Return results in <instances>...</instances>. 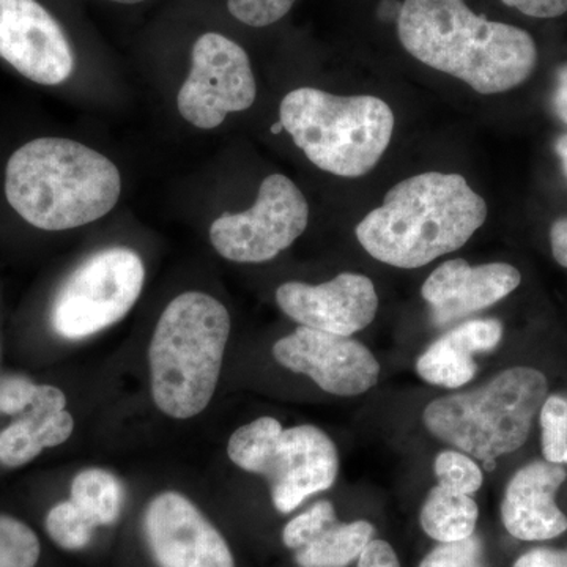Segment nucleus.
Returning <instances> with one entry per match:
<instances>
[{
    "label": "nucleus",
    "mask_w": 567,
    "mask_h": 567,
    "mask_svg": "<svg viewBox=\"0 0 567 567\" xmlns=\"http://www.w3.org/2000/svg\"><path fill=\"white\" fill-rule=\"evenodd\" d=\"M295 0H227L230 14L252 28H267L282 20Z\"/></svg>",
    "instance_id": "cd10ccee"
},
{
    "label": "nucleus",
    "mask_w": 567,
    "mask_h": 567,
    "mask_svg": "<svg viewBox=\"0 0 567 567\" xmlns=\"http://www.w3.org/2000/svg\"><path fill=\"white\" fill-rule=\"evenodd\" d=\"M487 204L458 174L413 175L357 226L364 251L395 268H420L457 251L481 229Z\"/></svg>",
    "instance_id": "f03ea898"
},
{
    "label": "nucleus",
    "mask_w": 567,
    "mask_h": 567,
    "mask_svg": "<svg viewBox=\"0 0 567 567\" xmlns=\"http://www.w3.org/2000/svg\"><path fill=\"white\" fill-rule=\"evenodd\" d=\"M121 193L117 166L65 137L28 142L7 164V200L37 229L55 233L99 221L115 207Z\"/></svg>",
    "instance_id": "7ed1b4c3"
},
{
    "label": "nucleus",
    "mask_w": 567,
    "mask_h": 567,
    "mask_svg": "<svg viewBox=\"0 0 567 567\" xmlns=\"http://www.w3.org/2000/svg\"><path fill=\"white\" fill-rule=\"evenodd\" d=\"M547 393L543 372L518 365L468 393L435 399L423 421L432 435L470 457L495 461L525 445Z\"/></svg>",
    "instance_id": "423d86ee"
},
{
    "label": "nucleus",
    "mask_w": 567,
    "mask_h": 567,
    "mask_svg": "<svg viewBox=\"0 0 567 567\" xmlns=\"http://www.w3.org/2000/svg\"><path fill=\"white\" fill-rule=\"evenodd\" d=\"M308 221L309 205L300 188L286 175H268L252 208L213 221L210 241L233 262H268L303 235Z\"/></svg>",
    "instance_id": "1a4fd4ad"
},
{
    "label": "nucleus",
    "mask_w": 567,
    "mask_h": 567,
    "mask_svg": "<svg viewBox=\"0 0 567 567\" xmlns=\"http://www.w3.org/2000/svg\"><path fill=\"white\" fill-rule=\"evenodd\" d=\"M567 477L561 465L533 462L518 470L506 487L502 503L503 524L520 540H548L567 529V517L557 505V494Z\"/></svg>",
    "instance_id": "dca6fc26"
},
{
    "label": "nucleus",
    "mask_w": 567,
    "mask_h": 567,
    "mask_svg": "<svg viewBox=\"0 0 567 567\" xmlns=\"http://www.w3.org/2000/svg\"><path fill=\"white\" fill-rule=\"evenodd\" d=\"M111 2H117V3H140V2H144V0H111Z\"/></svg>",
    "instance_id": "c9c22d12"
},
{
    "label": "nucleus",
    "mask_w": 567,
    "mask_h": 567,
    "mask_svg": "<svg viewBox=\"0 0 567 567\" xmlns=\"http://www.w3.org/2000/svg\"><path fill=\"white\" fill-rule=\"evenodd\" d=\"M513 567H567V548H533L514 563Z\"/></svg>",
    "instance_id": "2f4dec72"
},
{
    "label": "nucleus",
    "mask_w": 567,
    "mask_h": 567,
    "mask_svg": "<svg viewBox=\"0 0 567 567\" xmlns=\"http://www.w3.org/2000/svg\"><path fill=\"white\" fill-rule=\"evenodd\" d=\"M284 130V126L281 125V122L276 123L274 128H271V133H281Z\"/></svg>",
    "instance_id": "e433bc0d"
},
{
    "label": "nucleus",
    "mask_w": 567,
    "mask_h": 567,
    "mask_svg": "<svg viewBox=\"0 0 567 567\" xmlns=\"http://www.w3.org/2000/svg\"><path fill=\"white\" fill-rule=\"evenodd\" d=\"M144 282V262L133 249L107 248L92 254L55 295L52 328L71 341L100 333L132 311Z\"/></svg>",
    "instance_id": "6e6552de"
},
{
    "label": "nucleus",
    "mask_w": 567,
    "mask_h": 567,
    "mask_svg": "<svg viewBox=\"0 0 567 567\" xmlns=\"http://www.w3.org/2000/svg\"><path fill=\"white\" fill-rule=\"evenodd\" d=\"M505 6L540 20L558 18L567 11V0H502Z\"/></svg>",
    "instance_id": "c756f323"
},
{
    "label": "nucleus",
    "mask_w": 567,
    "mask_h": 567,
    "mask_svg": "<svg viewBox=\"0 0 567 567\" xmlns=\"http://www.w3.org/2000/svg\"><path fill=\"white\" fill-rule=\"evenodd\" d=\"M192 61L177 107L196 128H216L227 114L249 110L256 102L251 62L240 44L221 33H204L194 43Z\"/></svg>",
    "instance_id": "9d476101"
},
{
    "label": "nucleus",
    "mask_w": 567,
    "mask_h": 567,
    "mask_svg": "<svg viewBox=\"0 0 567 567\" xmlns=\"http://www.w3.org/2000/svg\"><path fill=\"white\" fill-rule=\"evenodd\" d=\"M144 535L159 567H235L221 533L178 492H163L148 503Z\"/></svg>",
    "instance_id": "f8f14e48"
},
{
    "label": "nucleus",
    "mask_w": 567,
    "mask_h": 567,
    "mask_svg": "<svg viewBox=\"0 0 567 567\" xmlns=\"http://www.w3.org/2000/svg\"><path fill=\"white\" fill-rule=\"evenodd\" d=\"M399 40L431 69L495 95L524 84L537 62L535 40L505 22L473 13L464 0H405Z\"/></svg>",
    "instance_id": "f257e3e1"
},
{
    "label": "nucleus",
    "mask_w": 567,
    "mask_h": 567,
    "mask_svg": "<svg viewBox=\"0 0 567 567\" xmlns=\"http://www.w3.org/2000/svg\"><path fill=\"white\" fill-rule=\"evenodd\" d=\"M522 275L509 264L472 267L465 260H447L425 279L421 295L432 308L434 323L456 322L491 308L520 286Z\"/></svg>",
    "instance_id": "2eb2a0df"
},
{
    "label": "nucleus",
    "mask_w": 567,
    "mask_h": 567,
    "mask_svg": "<svg viewBox=\"0 0 567 567\" xmlns=\"http://www.w3.org/2000/svg\"><path fill=\"white\" fill-rule=\"evenodd\" d=\"M279 364L308 375L324 393L352 398L377 385L380 364L371 350L349 336L300 327L274 346Z\"/></svg>",
    "instance_id": "9b49d317"
},
{
    "label": "nucleus",
    "mask_w": 567,
    "mask_h": 567,
    "mask_svg": "<svg viewBox=\"0 0 567 567\" xmlns=\"http://www.w3.org/2000/svg\"><path fill=\"white\" fill-rule=\"evenodd\" d=\"M480 509L472 495L436 486L429 492L421 509V527L439 543H456L475 535Z\"/></svg>",
    "instance_id": "6ab92c4d"
},
{
    "label": "nucleus",
    "mask_w": 567,
    "mask_h": 567,
    "mask_svg": "<svg viewBox=\"0 0 567 567\" xmlns=\"http://www.w3.org/2000/svg\"><path fill=\"white\" fill-rule=\"evenodd\" d=\"M333 524H336L334 506L330 502L316 503L286 525L282 532L284 544L286 547L298 550Z\"/></svg>",
    "instance_id": "a878e982"
},
{
    "label": "nucleus",
    "mask_w": 567,
    "mask_h": 567,
    "mask_svg": "<svg viewBox=\"0 0 567 567\" xmlns=\"http://www.w3.org/2000/svg\"><path fill=\"white\" fill-rule=\"evenodd\" d=\"M555 112L563 122L567 123V63L558 70L557 85L554 92Z\"/></svg>",
    "instance_id": "72a5a7b5"
},
{
    "label": "nucleus",
    "mask_w": 567,
    "mask_h": 567,
    "mask_svg": "<svg viewBox=\"0 0 567 567\" xmlns=\"http://www.w3.org/2000/svg\"><path fill=\"white\" fill-rule=\"evenodd\" d=\"M227 456L244 472L267 477L274 505L282 514L328 491L339 472L338 447L322 429H284L271 416L238 427L227 443Z\"/></svg>",
    "instance_id": "0eeeda50"
},
{
    "label": "nucleus",
    "mask_w": 567,
    "mask_h": 567,
    "mask_svg": "<svg viewBox=\"0 0 567 567\" xmlns=\"http://www.w3.org/2000/svg\"><path fill=\"white\" fill-rule=\"evenodd\" d=\"M420 567H484L483 540L472 535L456 543H440Z\"/></svg>",
    "instance_id": "bb28decb"
},
{
    "label": "nucleus",
    "mask_w": 567,
    "mask_h": 567,
    "mask_svg": "<svg viewBox=\"0 0 567 567\" xmlns=\"http://www.w3.org/2000/svg\"><path fill=\"white\" fill-rule=\"evenodd\" d=\"M0 58L41 85L62 84L74 70L65 32L37 0H0Z\"/></svg>",
    "instance_id": "ddd939ff"
},
{
    "label": "nucleus",
    "mask_w": 567,
    "mask_h": 567,
    "mask_svg": "<svg viewBox=\"0 0 567 567\" xmlns=\"http://www.w3.org/2000/svg\"><path fill=\"white\" fill-rule=\"evenodd\" d=\"M544 458L550 464H567V401L550 395L539 412Z\"/></svg>",
    "instance_id": "393cba45"
},
{
    "label": "nucleus",
    "mask_w": 567,
    "mask_h": 567,
    "mask_svg": "<svg viewBox=\"0 0 567 567\" xmlns=\"http://www.w3.org/2000/svg\"><path fill=\"white\" fill-rule=\"evenodd\" d=\"M44 527L59 547L81 550L91 544L96 525L69 499L51 507Z\"/></svg>",
    "instance_id": "4be33fe9"
},
{
    "label": "nucleus",
    "mask_w": 567,
    "mask_h": 567,
    "mask_svg": "<svg viewBox=\"0 0 567 567\" xmlns=\"http://www.w3.org/2000/svg\"><path fill=\"white\" fill-rule=\"evenodd\" d=\"M35 383L25 377H7L0 380V413L20 415L32 404L37 393Z\"/></svg>",
    "instance_id": "c85d7f7f"
},
{
    "label": "nucleus",
    "mask_w": 567,
    "mask_h": 567,
    "mask_svg": "<svg viewBox=\"0 0 567 567\" xmlns=\"http://www.w3.org/2000/svg\"><path fill=\"white\" fill-rule=\"evenodd\" d=\"M276 303L300 327L350 338L375 319L379 297L368 276L342 274L317 286L282 284L276 289Z\"/></svg>",
    "instance_id": "4468645a"
},
{
    "label": "nucleus",
    "mask_w": 567,
    "mask_h": 567,
    "mask_svg": "<svg viewBox=\"0 0 567 567\" xmlns=\"http://www.w3.org/2000/svg\"><path fill=\"white\" fill-rule=\"evenodd\" d=\"M555 147H557V153L559 159H561L563 169H565V174L567 177V136L559 137V140L557 141V145H555Z\"/></svg>",
    "instance_id": "f704fd0d"
},
{
    "label": "nucleus",
    "mask_w": 567,
    "mask_h": 567,
    "mask_svg": "<svg viewBox=\"0 0 567 567\" xmlns=\"http://www.w3.org/2000/svg\"><path fill=\"white\" fill-rule=\"evenodd\" d=\"M358 567H401L394 548L385 540H371L358 558Z\"/></svg>",
    "instance_id": "7c9ffc66"
},
{
    "label": "nucleus",
    "mask_w": 567,
    "mask_h": 567,
    "mask_svg": "<svg viewBox=\"0 0 567 567\" xmlns=\"http://www.w3.org/2000/svg\"><path fill=\"white\" fill-rule=\"evenodd\" d=\"M369 522L333 524L305 547L298 548L297 563L301 567H346L360 558L374 536Z\"/></svg>",
    "instance_id": "aec40b11"
},
{
    "label": "nucleus",
    "mask_w": 567,
    "mask_h": 567,
    "mask_svg": "<svg viewBox=\"0 0 567 567\" xmlns=\"http://www.w3.org/2000/svg\"><path fill=\"white\" fill-rule=\"evenodd\" d=\"M25 415L0 432V464L17 468L39 457L48 447L65 443L74 431L62 390L37 386L35 398Z\"/></svg>",
    "instance_id": "f3484780"
},
{
    "label": "nucleus",
    "mask_w": 567,
    "mask_h": 567,
    "mask_svg": "<svg viewBox=\"0 0 567 567\" xmlns=\"http://www.w3.org/2000/svg\"><path fill=\"white\" fill-rule=\"evenodd\" d=\"M229 336V311L210 295L185 292L167 305L148 346L152 398L159 412L192 420L210 405Z\"/></svg>",
    "instance_id": "20e7f679"
},
{
    "label": "nucleus",
    "mask_w": 567,
    "mask_h": 567,
    "mask_svg": "<svg viewBox=\"0 0 567 567\" xmlns=\"http://www.w3.org/2000/svg\"><path fill=\"white\" fill-rule=\"evenodd\" d=\"M550 244L555 260L567 268V218L558 219L551 226Z\"/></svg>",
    "instance_id": "473e14b6"
},
{
    "label": "nucleus",
    "mask_w": 567,
    "mask_h": 567,
    "mask_svg": "<svg viewBox=\"0 0 567 567\" xmlns=\"http://www.w3.org/2000/svg\"><path fill=\"white\" fill-rule=\"evenodd\" d=\"M70 499L96 527H106L121 517L125 491L107 470L87 468L74 476Z\"/></svg>",
    "instance_id": "412c9836"
},
{
    "label": "nucleus",
    "mask_w": 567,
    "mask_h": 567,
    "mask_svg": "<svg viewBox=\"0 0 567 567\" xmlns=\"http://www.w3.org/2000/svg\"><path fill=\"white\" fill-rule=\"evenodd\" d=\"M503 338V324L495 319L470 320L429 347L416 361V372L431 385L457 390L472 382L476 353L491 352Z\"/></svg>",
    "instance_id": "a211bd4d"
},
{
    "label": "nucleus",
    "mask_w": 567,
    "mask_h": 567,
    "mask_svg": "<svg viewBox=\"0 0 567 567\" xmlns=\"http://www.w3.org/2000/svg\"><path fill=\"white\" fill-rule=\"evenodd\" d=\"M439 486L458 494L473 495L483 486V470L462 451H443L435 458Z\"/></svg>",
    "instance_id": "b1692460"
},
{
    "label": "nucleus",
    "mask_w": 567,
    "mask_h": 567,
    "mask_svg": "<svg viewBox=\"0 0 567 567\" xmlns=\"http://www.w3.org/2000/svg\"><path fill=\"white\" fill-rule=\"evenodd\" d=\"M279 122L309 162L346 178L371 173L394 132L393 111L383 100L338 96L312 87L286 95Z\"/></svg>",
    "instance_id": "39448f33"
},
{
    "label": "nucleus",
    "mask_w": 567,
    "mask_h": 567,
    "mask_svg": "<svg viewBox=\"0 0 567 567\" xmlns=\"http://www.w3.org/2000/svg\"><path fill=\"white\" fill-rule=\"evenodd\" d=\"M41 546L29 525L11 516H0V567H37Z\"/></svg>",
    "instance_id": "5701e85b"
}]
</instances>
